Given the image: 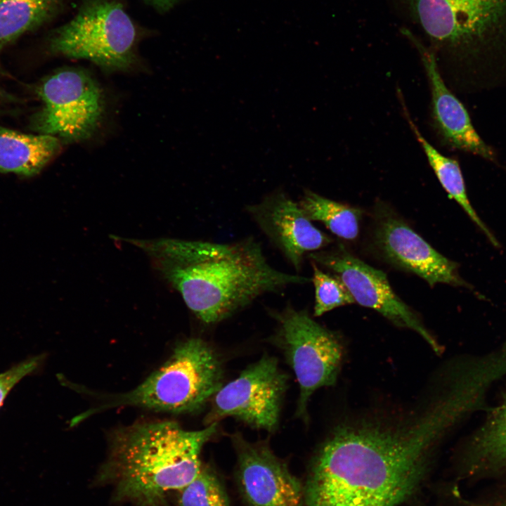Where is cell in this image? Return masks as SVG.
Masks as SVG:
<instances>
[{
	"label": "cell",
	"instance_id": "obj_8",
	"mask_svg": "<svg viewBox=\"0 0 506 506\" xmlns=\"http://www.w3.org/2000/svg\"><path fill=\"white\" fill-rule=\"evenodd\" d=\"M35 92L41 107L31 120V128L40 134L60 141L88 139L96 131L105 110L99 84L85 71L65 68L41 80Z\"/></svg>",
	"mask_w": 506,
	"mask_h": 506
},
{
	"label": "cell",
	"instance_id": "obj_4",
	"mask_svg": "<svg viewBox=\"0 0 506 506\" xmlns=\"http://www.w3.org/2000/svg\"><path fill=\"white\" fill-rule=\"evenodd\" d=\"M473 89L506 84V0H401Z\"/></svg>",
	"mask_w": 506,
	"mask_h": 506
},
{
	"label": "cell",
	"instance_id": "obj_16",
	"mask_svg": "<svg viewBox=\"0 0 506 506\" xmlns=\"http://www.w3.org/2000/svg\"><path fill=\"white\" fill-rule=\"evenodd\" d=\"M60 140L0 126V171L30 177L37 174L60 151Z\"/></svg>",
	"mask_w": 506,
	"mask_h": 506
},
{
	"label": "cell",
	"instance_id": "obj_14",
	"mask_svg": "<svg viewBox=\"0 0 506 506\" xmlns=\"http://www.w3.org/2000/svg\"><path fill=\"white\" fill-rule=\"evenodd\" d=\"M402 33L418 51L428 77L434 127L448 146L495 162L496 155L476 132L467 110L446 84L437 65L435 51L427 48L407 29Z\"/></svg>",
	"mask_w": 506,
	"mask_h": 506
},
{
	"label": "cell",
	"instance_id": "obj_3",
	"mask_svg": "<svg viewBox=\"0 0 506 506\" xmlns=\"http://www.w3.org/2000/svg\"><path fill=\"white\" fill-rule=\"evenodd\" d=\"M217 422L188 431L172 421L138 424L117 432L106 472L119 498L158 506L171 491L181 490L200 472V454Z\"/></svg>",
	"mask_w": 506,
	"mask_h": 506
},
{
	"label": "cell",
	"instance_id": "obj_25",
	"mask_svg": "<svg viewBox=\"0 0 506 506\" xmlns=\"http://www.w3.org/2000/svg\"><path fill=\"white\" fill-rule=\"evenodd\" d=\"M18 99L0 86V103H18Z\"/></svg>",
	"mask_w": 506,
	"mask_h": 506
},
{
	"label": "cell",
	"instance_id": "obj_1",
	"mask_svg": "<svg viewBox=\"0 0 506 506\" xmlns=\"http://www.w3.org/2000/svg\"><path fill=\"white\" fill-rule=\"evenodd\" d=\"M415 404L375 408L339 422L311 461L308 506H401L418 489L439 446L462 421L439 391Z\"/></svg>",
	"mask_w": 506,
	"mask_h": 506
},
{
	"label": "cell",
	"instance_id": "obj_6",
	"mask_svg": "<svg viewBox=\"0 0 506 506\" xmlns=\"http://www.w3.org/2000/svg\"><path fill=\"white\" fill-rule=\"evenodd\" d=\"M143 34L121 1L84 0L70 21L51 31L46 44L54 55L125 70L136 63Z\"/></svg>",
	"mask_w": 506,
	"mask_h": 506
},
{
	"label": "cell",
	"instance_id": "obj_13",
	"mask_svg": "<svg viewBox=\"0 0 506 506\" xmlns=\"http://www.w3.org/2000/svg\"><path fill=\"white\" fill-rule=\"evenodd\" d=\"M268 240L297 271L304 256L327 246L332 239L313 226L298 202L283 191H275L247 207Z\"/></svg>",
	"mask_w": 506,
	"mask_h": 506
},
{
	"label": "cell",
	"instance_id": "obj_12",
	"mask_svg": "<svg viewBox=\"0 0 506 506\" xmlns=\"http://www.w3.org/2000/svg\"><path fill=\"white\" fill-rule=\"evenodd\" d=\"M236 451V481L244 506H303L304 487L264 443L231 436Z\"/></svg>",
	"mask_w": 506,
	"mask_h": 506
},
{
	"label": "cell",
	"instance_id": "obj_23",
	"mask_svg": "<svg viewBox=\"0 0 506 506\" xmlns=\"http://www.w3.org/2000/svg\"><path fill=\"white\" fill-rule=\"evenodd\" d=\"M460 506H506V490L496 495L474 500L460 499Z\"/></svg>",
	"mask_w": 506,
	"mask_h": 506
},
{
	"label": "cell",
	"instance_id": "obj_10",
	"mask_svg": "<svg viewBox=\"0 0 506 506\" xmlns=\"http://www.w3.org/2000/svg\"><path fill=\"white\" fill-rule=\"evenodd\" d=\"M311 261L332 271L345 284L355 303L375 310L396 326L420 335L436 353L439 344L418 316L394 292L386 274L349 252L342 245L318 250L306 256Z\"/></svg>",
	"mask_w": 506,
	"mask_h": 506
},
{
	"label": "cell",
	"instance_id": "obj_20",
	"mask_svg": "<svg viewBox=\"0 0 506 506\" xmlns=\"http://www.w3.org/2000/svg\"><path fill=\"white\" fill-rule=\"evenodd\" d=\"M179 502L180 506H231L218 474L205 465L199 474L180 490Z\"/></svg>",
	"mask_w": 506,
	"mask_h": 506
},
{
	"label": "cell",
	"instance_id": "obj_11",
	"mask_svg": "<svg viewBox=\"0 0 506 506\" xmlns=\"http://www.w3.org/2000/svg\"><path fill=\"white\" fill-rule=\"evenodd\" d=\"M374 242L392 264L424 279L431 287L437 283L472 288L458 273V265L434 249L387 207L375 213Z\"/></svg>",
	"mask_w": 506,
	"mask_h": 506
},
{
	"label": "cell",
	"instance_id": "obj_24",
	"mask_svg": "<svg viewBox=\"0 0 506 506\" xmlns=\"http://www.w3.org/2000/svg\"><path fill=\"white\" fill-rule=\"evenodd\" d=\"M146 4L153 7L157 12L164 13L170 11L182 0H144Z\"/></svg>",
	"mask_w": 506,
	"mask_h": 506
},
{
	"label": "cell",
	"instance_id": "obj_21",
	"mask_svg": "<svg viewBox=\"0 0 506 506\" xmlns=\"http://www.w3.org/2000/svg\"><path fill=\"white\" fill-rule=\"evenodd\" d=\"M315 288L314 316H320L337 307L355 303L354 299L343 281L321 271L311 261Z\"/></svg>",
	"mask_w": 506,
	"mask_h": 506
},
{
	"label": "cell",
	"instance_id": "obj_22",
	"mask_svg": "<svg viewBox=\"0 0 506 506\" xmlns=\"http://www.w3.org/2000/svg\"><path fill=\"white\" fill-rule=\"evenodd\" d=\"M41 361V356L32 357L0 374V407L15 384L25 376L34 372Z\"/></svg>",
	"mask_w": 506,
	"mask_h": 506
},
{
	"label": "cell",
	"instance_id": "obj_15",
	"mask_svg": "<svg viewBox=\"0 0 506 506\" xmlns=\"http://www.w3.org/2000/svg\"><path fill=\"white\" fill-rule=\"evenodd\" d=\"M459 465L463 478L506 477V390L463 444Z\"/></svg>",
	"mask_w": 506,
	"mask_h": 506
},
{
	"label": "cell",
	"instance_id": "obj_19",
	"mask_svg": "<svg viewBox=\"0 0 506 506\" xmlns=\"http://www.w3.org/2000/svg\"><path fill=\"white\" fill-rule=\"evenodd\" d=\"M299 205L311 221L323 223L335 235L345 240L356 238L361 210L306 190Z\"/></svg>",
	"mask_w": 506,
	"mask_h": 506
},
{
	"label": "cell",
	"instance_id": "obj_9",
	"mask_svg": "<svg viewBox=\"0 0 506 506\" xmlns=\"http://www.w3.org/2000/svg\"><path fill=\"white\" fill-rule=\"evenodd\" d=\"M287 382L277 360L264 356L214 395L206 424L235 417L254 428L274 431Z\"/></svg>",
	"mask_w": 506,
	"mask_h": 506
},
{
	"label": "cell",
	"instance_id": "obj_2",
	"mask_svg": "<svg viewBox=\"0 0 506 506\" xmlns=\"http://www.w3.org/2000/svg\"><path fill=\"white\" fill-rule=\"evenodd\" d=\"M141 249L202 323L228 318L259 297L311 280L273 267L254 238L231 243L123 238Z\"/></svg>",
	"mask_w": 506,
	"mask_h": 506
},
{
	"label": "cell",
	"instance_id": "obj_18",
	"mask_svg": "<svg viewBox=\"0 0 506 506\" xmlns=\"http://www.w3.org/2000/svg\"><path fill=\"white\" fill-rule=\"evenodd\" d=\"M64 1L0 0V55L7 45L20 36L39 28L56 17L62 11Z\"/></svg>",
	"mask_w": 506,
	"mask_h": 506
},
{
	"label": "cell",
	"instance_id": "obj_5",
	"mask_svg": "<svg viewBox=\"0 0 506 506\" xmlns=\"http://www.w3.org/2000/svg\"><path fill=\"white\" fill-rule=\"evenodd\" d=\"M218 356L199 338L179 344L170 358L139 386L96 409L135 406L174 413L198 410L222 387Z\"/></svg>",
	"mask_w": 506,
	"mask_h": 506
},
{
	"label": "cell",
	"instance_id": "obj_17",
	"mask_svg": "<svg viewBox=\"0 0 506 506\" xmlns=\"http://www.w3.org/2000/svg\"><path fill=\"white\" fill-rule=\"evenodd\" d=\"M403 106L408 123L422 148L429 164L442 187L449 197L455 200L462 208L470 219L485 235L490 243L495 247H500V243L495 236L483 222L471 205L459 163L455 159L441 154L422 136L403 104Z\"/></svg>",
	"mask_w": 506,
	"mask_h": 506
},
{
	"label": "cell",
	"instance_id": "obj_7",
	"mask_svg": "<svg viewBox=\"0 0 506 506\" xmlns=\"http://www.w3.org/2000/svg\"><path fill=\"white\" fill-rule=\"evenodd\" d=\"M271 315L276 320V342L283 350L299 385L297 415L305 419L307 405L317 389L336 384L344 356L337 335L304 310L289 305Z\"/></svg>",
	"mask_w": 506,
	"mask_h": 506
}]
</instances>
